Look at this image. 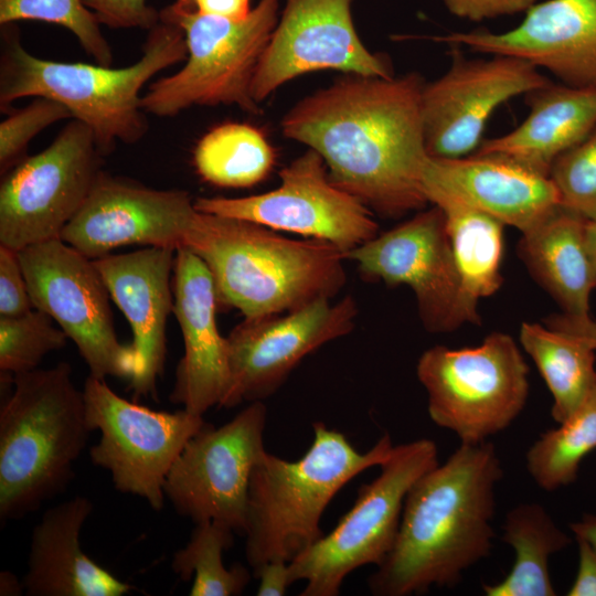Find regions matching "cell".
I'll return each instance as SVG.
<instances>
[{"mask_svg": "<svg viewBox=\"0 0 596 596\" xmlns=\"http://www.w3.org/2000/svg\"><path fill=\"white\" fill-rule=\"evenodd\" d=\"M419 74L347 75L291 107L288 139L318 152L330 180L369 209L400 216L427 205Z\"/></svg>", "mask_w": 596, "mask_h": 596, "instance_id": "6da1fadb", "label": "cell"}, {"mask_svg": "<svg viewBox=\"0 0 596 596\" xmlns=\"http://www.w3.org/2000/svg\"><path fill=\"white\" fill-rule=\"evenodd\" d=\"M503 468L494 445L460 444L408 490L392 550L369 578L376 596L454 587L492 547L496 488Z\"/></svg>", "mask_w": 596, "mask_h": 596, "instance_id": "7a4b0ae2", "label": "cell"}, {"mask_svg": "<svg viewBox=\"0 0 596 596\" xmlns=\"http://www.w3.org/2000/svg\"><path fill=\"white\" fill-rule=\"evenodd\" d=\"M183 247L210 269L219 305L244 317L331 299L345 284V258L334 245L288 238L244 220L198 211Z\"/></svg>", "mask_w": 596, "mask_h": 596, "instance_id": "3957f363", "label": "cell"}, {"mask_svg": "<svg viewBox=\"0 0 596 596\" xmlns=\"http://www.w3.org/2000/svg\"><path fill=\"white\" fill-rule=\"evenodd\" d=\"M187 54L182 30L163 21L149 30L141 57L120 68L38 57L22 45L15 23L2 24L1 109L24 97L60 102L91 129L106 156L117 141L135 143L146 135L141 88L157 73L185 61Z\"/></svg>", "mask_w": 596, "mask_h": 596, "instance_id": "277c9868", "label": "cell"}, {"mask_svg": "<svg viewBox=\"0 0 596 596\" xmlns=\"http://www.w3.org/2000/svg\"><path fill=\"white\" fill-rule=\"evenodd\" d=\"M313 440L299 459L265 451L249 481L245 555L251 567L291 562L323 536L321 517L333 497L362 471L384 462L394 448L384 434L365 453L324 423H313Z\"/></svg>", "mask_w": 596, "mask_h": 596, "instance_id": "5b68a950", "label": "cell"}, {"mask_svg": "<svg viewBox=\"0 0 596 596\" xmlns=\"http://www.w3.org/2000/svg\"><path fill=\"white\" fill-rule=\"evenodd\" d=\"M0 411V519L35 511L67 487L89 433L66 362L12 375Z\"/></svg>", "mask_w": 596, "mask_h": 596, "instance_id": "8992f818", "label": "cell"}, {"mask_svg": "<svg viewBox=\"0 0 596 596\" xmlns=\"http://www.w3.org/2000/svg\"><path fill=\"white\" fill-rule=\"evenodd\" d=\"M280 0H259L247 17H221L173 11L160 21L180 28L187 43L185 64L153 82L141 97L145 113L171 117L191 106L236 105L257 113L252 82L279 18Z\"/></svg>", "mask_w": 596, "mask_h": 596, "instance_id": "52a82bcc", "label": "cell"}, {"mask_svg": "<svg viewBox=\"0 0 596 596\" xmlns=\"http://www.w3.org/2000/svg\"><path fill=\"white\" fill-rule=\"evenodd\" d=\"M416 373L430 419L460 444L483 443L508 428L529 397L528 364L503 332H491L472 348L433 347L421 355Z\"/></svg>", "mask_w": 596, "mask_h": 596, "instance_id": "ba28073f", "label": "cell"}, {"mask_svg": "<svg viewBox=\"0 0 596 596\" xmlns=\"http://www.w3.org/2000/svg\"><path fill=\"white\" fill-rule=\"evenodd\" d=\"M437 464V447L430 439L394 446L380 465V475L360 488L336 528L289 562L292 582H306L300 595L337 596L354 570L379 566L395 542L408 490Z\"/></svg>", "mask_w": 596, "mask_h": 596, "instance_id": "9c48e42d", "label": "cell"}, {"mask_svg": "<svg viewBox=\"0 0 596 596\" xmlns=\"http://www.w3.org/2000/svg\"><path fill=\"white\" fill-rule=\"evenodd\" d=\"M82 391L87 424L100 433L89 449L92 462L109 471L118 491L138 496L160 511L171 467L188 441L209 423L184 408L158 412L127 401L105 379L93 375Z\"/></svg>", "mask_w": 596, "mask_h": 596, "instance_id": "30bf717a", "label": "cell"}, {"mask_svg": "<svg viewBox=\"0 0 596 596\" xmlns=\"http://www.w3.org/2000/svg\"><path fill=\"white\" fill-rule=\"evenodd\" d=\"M18 252L34 308L51 316L76 344L89 375L130 380L137 354L117 338L110 295L93 259L61 238Z\"/></svg>", "mask_w": 596, "mask_h": 596, "instance_id": "8fae6325", "label": "cell"}, {"mask_svg": "<svg viewBox=\"0 0 596 596\" xmlns=\"http://www.w3.org/2000/svg\"><path fill=\"white\" fill-rule=\"evenodd\" d=\"M91 129L72 118L41 152L13 166L0 185V245L21 251L60 238L100 170Z\"/></svg>", "mask_w": 596, "mask_h": 596, "instance_id": "7c38bea8", "label": "cell"}, {"mask_svg": "<svg viewBox=\"0 0 596 596\" xmlns=\"http://www.w3.org/2000/svg\"><path fill=\"white\" fill-rule=\"evenodd\" d=\"M266 407L251 402L233 419L207 424L185 445L171 467L164 496L194 524L220 521L244 534L252 472L264 447Z\"/></svg>", "mask_w": 596, "mask_h": 596, "instance_id": "4fadbf2b", "label": "cell"}, {"mask_svg": "<svg viewBox=\"0 0 596 596\" xmlns=\"http://www.w3.org/2000/svg\"><path fill=\"white\" fill-rule=\"evenodd\" d=\"M280 185L243 198H198V211L260 224L328 242L343 254L377 235L370 209L329 178L322 157L312 149L280 173Z\"/></svg>", "mask_w": 596, "mask_h": 596, "instance_id": "5bb4252c", "label": "cell"}, {"mask_svg": "<svg viewBox=\"0 0 596 596\" xmlns=\"http://www.w3.org/2000/svg\"><path fill=\"white\" fill-rule=\"evenodd\" d=\"M358 306L351 296L318 299L295 310L245 317L227 336L231 381L222 407L262 401L321 345L350 333Z\"/></svg>", "mask_w": 596, "mask_h": 596, "instance_id": "9a60e30c", "label": "cell"}, {"mask_svg": "<svg viewBox=\"0 0 596 596\" xmlns=\"http://www.w3.org/2000/svg\"><path fill=\"white\" fill-rule=\"evenodd\" d=\"M550 82L523 58L498 54L466 58L456 52L448 71L423 87L421 108L428 156L456 159L472 155L501 104Z\"/></svg>", "mask_w": 596, "mask_h": 596, "instance_id": "2e32d148", "label": "cell"}, {"mask_svg": "<svg viewBox=\"0 0 596 596\" xmlns=\"http://www.w3.org/2000/svg\"><path fill=\"white\" fill-rule=\"evenodd\" d=\"M284 8L252 82L259 104L301 75L333 70L391 77V68L368 50L353 24V0H284Z\"/></svg>", "mask_w": 596, "mask_h": 596, "instance_id": "e0dca14e", "label": "cell"}, {"mask_svg": "<svg viewBox=\"0 0 596 596\" xmlns=\"http://www.w3.org/2000/svg\"><path fill=\"white\" fill-rule=\"evenodd\" d=\"M366 278L406 285L415 294L424 327L433 333L457 329L459 276L443 211L434 205L345 252Z\"/></svg>", "mask_w": 596, "mask_h": 596, "instance_id": "ac0fdd59", "label": "cell"}, {"mask_svg": "<svg viewBox=\"0 0 596 596\" xmlns=\"http://www.w3.org/2000/svg\"><path fill=\"white\" fill-rule=\"evenodd\" d=\"M198 213L183 190H158L100 171L60 238L96 259L126 245L184 246Z\"/></svg>", "mask_w": 596, "mask_h": 596, "instance_id": "d6986e66", "label": "cell"}, {"mask_svg": "<svg viewBox=\"0 0 596 596\" xmlns=\"http://www.w3.org/2000/svg\"><path fill=\"white\" fill-rule=\"evenodd\" d=\"M487 55L523 58L573 87L596 86V0H546L504 32L472 30L433 38Z\"/></svg>", "mask_w": 596, "mask_h": 596, "instance_id": "ffe728a7", "label": "cell"}, {"mask_svg": "<svg viewBox=\"0 0 596 596\" xmlns=\"http://www.w3.org/2000/svg\"><path fill=\"white\" fill-rule=\"evenodd\" d=\"M173 313L181 329L184 354L175 371L170 401L201 415L222 406L231 381L227 337L219 331V305L213 276L192 251L175 252Z\"/></svg>", "mask_w": 596, "mask_h": 596, "instance_id": "44dd1931", "label": "cell"}, {"mask_svg": "<svg viewBox=\"0 0 596 596\" xmlns=\"http://www.w3.org/2000/svg\"><path fill=\"white\" fill-rule=\"evenodd\" d=\"M175 249L147 246L93 259L110 298L128 320L138 366L129 380L134 401L157 400V381L167 354V320L173 312L171 274Z\"/></svg>", "mask_w": 596, "mask_h": 596, "instance_id": "7402d4cb", "label": "cell"}, {"mask_svg": "<svg viewBox=\"0 0 596 596\" xmlns=\"http://www.w3.org/2000/svg\"><path fill=\"white\" fill-rule=\"evenodd\" d=\"M422 188L428 203L434 196L450 198L522 233L561 205L550 177L493 155L472 153L456 159L428 156Z\"/></svg>", "mask_w": 596, "mask_h": 596, "instance_id": "603a6c76", "label": "cell"}, {"mask_svg": "<svg viewBox=\"0 0 596 596\" xmlns=\"http://www.w3.org/2000/svg\"><path fill=\"white\" fill-rule=\"evenodd\" d=\"M93 507L88 498L76 496L44 512L31 535L22 578L25 595L123 596L135 588L82 551L79 533Z\"/></svg>", "mask_w": 596, "mask_h": 596, "instance_id": "cb8c5ba5", "label": "cell"}, {"mask_svg": "<svg viewBox=\"0 0 596 596\" xmlns=\"http://www.w3.org/2000/svg\"><path fill=\"white\" fill-rule=\"evenodd\" d=\"M525 119L505 135L482 140L473 153L504 157L549 177L554 160L595 129L596 86L551 81L525 94Z\"/></svg>", "mask_w": 596, "mask_h": 596, "instance_id": "d4e9b609", "label": "cell"}, {"mask_svg": "<svg viewBox=\"0 0 596 596\" xmlns=\"http://www.w3.org/2000/svg\"><path fill=\"white\" fill-rule=\"evenodd\" d=\"M587 220L560 205L541 223L522 233L520 256L535 280L563 312L589 317L594 272L585 241Z\"/></svg>", "mask_w": 596, "mask_h": 596, "instance_id": "484cf974", "label": "cell"}, {"mask_svg": "<svg viewBox=\"0 0 596 596\" xmlns=\"http://www.w3.org/2000/svg\"><path fill=\"white\" fill-rule=\"evenodd\" d=\"M446 221L459 276L460 323H479L478 301L497 292L503 283L504 224L493 216L446 196H434Z\"/></svg>", "mask_w": 596, "mask_h": 596, "instance_id": "4316f807", "label": "cell"}, {"mask_svg": "<svg viewBox=\"0 0 596 596\" xmlns=\"http://www.w3.org/2000/svg\"><path fill=\"white\" fill-rule=\"evenodd\" d=\"M502 541L515 554L509 573L494 584H483L487 596H554L550 558L568 546L571 536L538 502L520 503L505 515Z\"/></svg>", "mask_w": 596, "mask_h": 596, "instance_id": "83f0119b", "label": "cell"}, {"mask_svg": "<svg viewBox=\"0 0 596 596\" xmlns=\"http://www.w3.org/2000/svg\"><path fill=\"white\" fill-rule=\"evenodd\" d=\"M520 343L552 394V418L562 423L579 406L595 380L596 349L582 336L531 322L521 324Z\"/></svg>", "mask_w": 596, "mask_h": 596, "instance_id": "f1b7e54d", "label": "cell"}, {"mask_svg": "<svg viewBox=\"0 0 596 596\" xmlns=\"http://www.w3.org/2000/svg\"><path fill=\"white\" fill-rule=\"evenodd\" d=\"M275 152L257 128L226 123L211 129L198 142L194 166L200 177L214 185L248 188L272 171Z\"/></svg>", "mask_w": 596, "mask_h": 596, "instance_id": "f546056e", "label": "cell"}, {"mask_svg": "<svg viewBox=\"0 0 596 596\" xmlns=\"http://www.w3.org/2000/svg\"><path fill=\"white\" fill-rule=\"evenodd\" d=\"M595 449L596 376L579 406L530 446L526 470L541 489L554 491L576 480L582 461Z\"/></svg>", "mask_w": 596, "mask_h": 596, "instance_id": "4dcf8cb0", "label": "cell"}, {"mask_svg": "<svg viewBox=\"0 0 596 596\" xmlns=\"http://www.w3.org/2000/svg\"><path fill=\"white\" fill-rule=\"evenodd\" d=\"M234 530L220 521L195 523L190 541L175 552L172 571L183 581L193 575L191 596L241 595L251 579L247 567L234 564L227 568L223 552L233 545Z\"/></svg>", "mask_w": 596, "mask_h": 596, "instance_id": "1f68e13d", "label": "cell"}, {"mask_svg": "<svg viewBox=\"0 0 596 596\" xmlns=\"http://www.w3.org/2000/svg\"><path fill=\"white\" fill-rule=\"evenodd\" d=\"M20 20L62 25L76 36L97 64H113V51L100 31V23L83 0H0V24Z\"/></svg>", "mask_w": 596, "mask_h": 596, "instance_id": "d6a6232c", "label": "cell"}, {"mask_svg": "<svg viewBox=\"0 0 596 596\" xmlns=\"http://www.w3.org/2000/svg\"><path fill=\"white\" fill-rule=\"evenodd\" d=\"M68 337L47 313L32 309L0 317V370L11 375L38 369L43 358L67 343Z\"/></svg>", "mask_w": 596, "mask_h": 596, "instance_id": "836d02e7", "label": "cell"}, {"mask_svg": "<svg viewBox=\"0 0 596 596\" xmlns=\"http://www.w3.org/2000/svg\"><path fill=\"white\" fill-rule=\"evenodd\" d=\"M549 177L563 207L596 221V127L554 160Z\"/></svg>", "mask_w": 596, "mask_h": 596, "instance_id": "e575fe53", "label": "cell"}, {"mask_svg": "<svg viewBox=\"0 0 596 596\" xmlns=\"http://www.w3.org/2000/svg\"><path fill=\"white\" fill-rule=\"evenodd\" d=\"M71 111L60 102L35 97L25 107L12 111L0 124V168L7 173L22 158L29 142L46 127L72 119Z\"/></svg>", "mask_w": 596, "mask_h": 596, "instance_id": "d590c367", "label": "cell"}, {"mask_svg": "<svg viewBox=\"0 0 596 596\" xmlns=\"http://www.w3.org/2000/svg\"><path fill=\"white\" fill-rule=\"evenodd\" d=\"M32 309L19 252L0 245V317H15Z\"/></svg>", "mask_w": 596, "mask_h": 596, "instance_id": "8d00e7d4", "label": "cell"}, {"mask_svg": "<svg viewBox=\"0 0 596 596\" xmlns=\"http://www.w3.org/2000/svg\"><path fill=\"white\" fill-rule=\"evenodd\" d=\"M99 23L113 29L151 30L160 22V12L146 0H83Z\"/></svg>", "mask_w": 596, "mask_h": 596, "instance_id": "74e56055", "label": "cell"}, {"mask_svg": "<svg viewBox=\"0 0 596 596\" xmlns=\"http://www.w3.org/2000/svg\"><path fill=\"white\" fill-rule=\"evenodd\" d=\"M443 2L453 15L480 22L526 12L536 0H443Z\"/></svg>", "mask_w": 596, "mask_h": 596, "instance_id": "f35d334b", "label": "cell"}, {"mask_svg": "<svg viewBox=\"0 0 596 596\" xmlns=\"http://www.w3.org/2000/svg\"><path fill=\"white\" fill-rule=\"evenodd\" d=\"M179 12L199 13L232 20L244 19L251 12V0H175L168 6Z\"/></svg>", "mask_w": 596, "mask_h": 596, "instance_id": "ab89813d", "label": "cell"}, {"mask_svg": "<svg viewBox=\"0 0 596 596\" xmlns=\"http://www.w3.org/2000/svg\"><path fill=\"white\" fill-rule=\"evenodd\" d=\"M254 576L259 579L258 596H283L294 584L289 562L286 561L266 562L255 570Z\"/></svg>", "mask_w": 596, "mask_h": 596, "instance_id": "60d3db41", "label": "cell"}, {"mask_svg": "<svg viewBox=\"0 0 596 596\" xmlns=\"http://www.w3.org/2000/svg\"><path fill=\"white\" fill-rule=\"evenodd\" d=\"M575 540L578 546V567L566 595L596 596V551L586 541Z\"/></svg>", "mask_w": 596, "mask_h": 596, "instance_id": "b9f144b4", "label": "cell"}, {"mask_svg": "<svg viewBox=\"0 0 596 596\" xmlns=\"http://www.w3.org/2000/svg\"><path fill=\"white\" fill-rule=\"evenodd\" d=\"M546 326L586 338L596 349V322L590 317L577 318L566 313L549 317Z\"/></svg>", "mask_w": 596, "mask_h": 596, "instance_id": "7bdbcfd3", "label": "cell"}, {"mask_svg": "<svg viewBox=\"0 0 596 596\" xmlns=\"http://www.w3.org/2000/svg\"><path fill=\"white\" fill-rule=\"evenodd\" d=\"M570 529L575 539L586 541L596 551V511L584 513L570 524Z\"/></svg>", "mask_w": 596, "mask_h": 596, "instance_id": "ee69618b", "label": "cell"}, {"mask_svg": "<svg viewBox=\"0 0 596 596\" xmlns=\"http://www.w3.org/2000/svg\"><path fill=\"white\" fill-rule=\"evenodd\" d=\"M24 593L22 581L20 582L17 576L10 572H1L0 574V595L1 596H17Z\"/></svg>", "mask_w": 596, "mask_h": 596, "instance_id": "f6af8a7d", "label": "cell"}, {"mask_svg": "<svg viewBox=\"0 0 596 596\" xmlns=\"http://www.w3.org/2000/svg\"><path fill=\"white\" fill-rule=\"evenodd\" d=\"M585 241L590 257L596 287V221H586Z\"/></svg>", "mask_w": 596, "mask_h": 596, "instance_id": "bcb514c9", "label": "cell"}]
</instances>
